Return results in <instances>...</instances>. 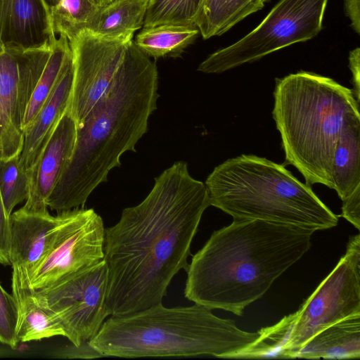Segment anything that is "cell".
I'll use <instances>...</instances> for the list:
<instances>
[{"label": "cell", "mask_w": 360, "mask_h": 360, "mask_svg": "<svg viewBox=\"0 0 360 360\" xmlns=\"http://www.w3.org/2000/svg\"><path fill=\"white\" fill-rule=\"evenodd\" d=\"M209 206L205 183L191 176L186 162L176 161L155 178L141 202L124 209L105 229L110 316L162 303L174 276L188 267L191 243Z\"/></svg>", "instance_id": "1"}, {"label": "cell", "mask_w": 360, "mask_h": 360, "mask_svg": "<svg viewBox=\"0 0 360 360\" xmlns=\"http://www.w3.org/2000/svg\"><path fill=\"white\" fill-rule=\"evenodd\" d=\"M158 74L155 63L131 40L105 94L77 127L72 156L46 205L58 212L84 207L89 196L120 158L147 132L157 108Z\"/></svg>", "instance_id": "2"}, {"label": "cell", "mask_w": 360, "mask_h": 360, "mask_svg": "<svg viewBox=\"0 0 360 360\" xmlns=\"http://www.w3.org/2000/svg\"><path fill=\"white\" fill-rule=\"evenodd\" d=\"M313 231L258 219H233L212 233L192 257L184 295L242 316L307 253Z\"/></svg>", "instance_id": "3"}, {"label": "cell", "mask_w": 360, "mask_h": 360, "mask_svg": "<svg viewBox=\"0 0 360 360\" xmlns=\"http://www.w3.org/2000/svg\"><path fill=\"white\" fill-rule=\"evenodd\" d=\"M259 333L240 329L195 303L165 307L162 303L104 321L89 346L99 356L121 358L211 355L239 359Z\"/></svg>", "instance_id": "4"}, {"label": "cell", "mask_w": 360, "mask_h": 360, "mask_svg": "<svg viewBox=\"0 0 360 360\" xmlns=\"http://www.w3.org/2000/svg\"><path fill=\"white\" fill-rule=\"evenodd\" d=\"M274 98L272 115L285 162L302 174L307 184L332 189L337 142L345 126L360 118L352 89L330 77L300 71L276 79Z\"/></svg>", "instance_id": "5"}, {"label": "cell", "mask_w": 360, "mask_h": 360, "mask_svg": "<svg viewBox=\"0 0 360 360\" xmlns=\"http://www.w3.org/2000/svg\"><path fill=\"white\" fill-rule=\"evenodd\" d=\"M210 205L233 219H258L313 232L335 227L338 216L284 165L243 154L217 166L207 176Z\"/></svg>", "instance_id": "6"}, {"label": "cell", "mask_w": 360, "mask_h": 360, "mask_svg": "<svg viewBox=\"0 0 360 360\" xmlns=\"http://www.w3.org/2000/svg\"><path fill=\"white\" fill-rule=\"evenodd\" d=\"M360 314V235L349 238L346 252L297 311L258 330L240 359L294 358L314 335Z\"/></svg>", "instance_id": "7"}, {"label": "cell", "mask_w": 360, "mask_h": 360, "mask_svg": "<svg viewBox=\"0 0 360 360\" xmlns=\"http://www.w3.org/2000/svg\"><path fill=\"white\" fill-rule=\"evenodd\" d=\"M328 1L280 0L258 26L234 44L210 54L198 70L221 73L314 38L322 30Z\"/></svg>", "instance_id": "8"}, {"label": "cell", "mask_w": 360, "mask_h": 360, "mask_svg": "<svg viewBox=\"0 0 360 360\" xmlns=\"http://www.w3.org/2000/svg\"><path fill=\"white\" fill-rule=\"evenodd\" d=\"M60 221L45 254L26 277L33 290L50 286L104 259L105 228L94 209L58 212Z\"/></svg>", "instance_id": "9"}, {"label": "cell", "mask_w": 360, "mask_h": 360, "mask_svg": "<svg viewBox=\"0 0 360 360\" xmlns=\"http://www.w3.org/2000/svg\"><path fill=\"white\" fill-rule=\"evenodd\" d=\"M108 268L104 259L50 286L33 290L37 302L53 314L65 337L75 347L86 345L110 316L105 305Z\"/></svg>", "instance_id": "10"}, {"label": "cell", "mask_w": 360, "mask_h": 360, "mask_svg": "<svg viewBox=\"0 0 360 360\" xmlns=\"http://www.w3.org/2000/svg\"><path fill=\"white\" fill-rule=\"evenodd\" d=\"M51 45L25 51H0V160L19 157L21 153L24 115Z\"/></svg>", "instance_id": "11"}, {"label": "cell", "mask_w": 360, "mask_h": 360, "mask_svg": "<svg viewBox=\"0 0 360 360\" xmlns=\"http://www.w3.org/2000/svg\"><path fill=\"white\" fill-rule=\"evenodd\" d=\"M133 39H110L81 32L69 41L73 82L68 107L77 127L105 94Z\"/></svg>", "instance_id": "12"}, {"label": "cell", "mask_w": 360, "mask_h": 360, "mask_svg": "<svg viewBox=\"0 0 360 360\" xmlns=\"http://www.w3.org/2000/svg\"><path fill=\"white\" fill-rule=\"evenodd\" d=\"M76 133L75 120L68 108L36 163L27 172L29 195L21 209L30 212L48 210L47 199L72 156Z\"/></svg>", "instance_id": "13"}, {"label": "cell", "mask_w": 360, "mask_h": 360, "mask_svg": "<svg viewBox=\"0 0 360 360\" xmlns=\"http://www.w3.org/2000/svg\"><path fill=\"white\" fill-rule=\"evenodd\" d=\"M56 39L45 0H0V51H25Z\"/></svg>", "instance_id": "14"}, {"label": "cell", "mask_w": 360, "mask_h": 360, "mask_svg": "<svg viewBox=\"0 0 360 360\" xmlns=\"http://www.w3.org/2000/svg\"><path fill=\"white\" fill-rule=\"evenodd\" d=\"M60 221V214L20 208L10 216V262L13 269L27 276L41 260Z\"/></svg>", "instance_id": "15"}, {"label": "cell", "mask_w": 360, "mask_h": 360, "mask_svg": "<svg viewBox=\"0 0 360 360\" xmlns=\"http://www.w3.org/2000/svg\"><path fill=\"white\" fill-rule=\"evenodd\" d=\"M73 82L72 56L54 89L32 122L25 129L20 168L25 172L34 165L58 122L69 107Z\"/></svg>", "instance_id": "16"}, {"label": "cell", "mask_w": 360, "mask_h": 360, "mask_svg": "<svg viewBox=\"0 0 360 360\" xmlns=\"http://www.w3.org/2000/svg\"><path fill=\"white\" fill-rule=\"evenodd\" d=\"M360 357V314L341 319L319 331L294 358L351 359Z\"/></svg>", "instance_id": "17"}, {"label": "cell", "mask_w": 360, "mask_h": 360, "mask_svg": "<svg viewBox=\"0 0 360 360\" xmlns=\"http://www.w3.org/2000/svg\"><path fill=\"white\" fill-rule=\"evenodd\" d=\"M12 295L18 308L16 338L19 342L40 340L54 336L65 337L57 317L34 300L27 280L16 270L12 273Z\"/></svg>", "instance_id": "18"}, {"label": "cell", "mask_w": 360, "mask_h": 360, "mask_svg": "<svg viewBox=\"0 0 360 360\" xmlns=\"http://www.w3.org/2000/svg\"><path fill=\"white\" fill-rule=\"evenodd\" d=\"M149 0H110L98 4L85 30L110 39H133L143 27Z\"/></svg>", "instance_id": "19"}, {"label": "cell", "mask_w": 360, "mask_h": 360, "mask_svg": "<svg viewBox=\"0 0 360 360\" xmlns=\"http://www.w3.org/2000/svg\"><path fill=\"white\" fill-rule=\"evenodd\" d=\"M331 181L342 201L360 187V118L342 129L333 158Z\"/></svg>", "instance_id": "20"}, {"label": "cell", "mask_w": 360, "mask_h": 360, "mask_svg": "<svg viewBox=\"0 0 360 360\" xmlns=\"http://www.w3.org/2000/svg\"><path fill=\"white\" fill-rule=\"evenodd\" d=\"M264 6L262 0H202L196 26L204 39L219 36Z\"/></svg>", "instance_id": "21"}, {"label": "cell", "mask_w": 360, "mask_h": 360, "mask_svg": "<svg viewBox=\"0 0 360 360\" xmlns=\"http://www.w3.org/2000/svg\"><path fill=\"white\" fill-rule=\"evenodd\" d=\"M199 33L195 26L159 25L143 27L134 42L149 57L177 58L193 43Z\"/></svg>", "instance_id": "22"}, {"label": "cell", "mask_w": 360, "mask_h": 360, "mask_svg": "<svg viewBox=\"0 0 360 360\" xmlns=\"http://www.w3.org/2000/svg\"><path fill=\"white\" fill-rule=\"evenodd\" d=\"M71 56L69 41L60 35L51 45L49 58L28 103L22 122L23 130L32 122L48 99Z\"/></svg>", "instance_id": "23"}, {"label": "cell", "mask_w": 360, "mask_h": 360, "mask_svg": "<svg viewBox=\"0 0 360 360\" xmlns=\"http://www.w3.org/2000/svg\"><path fill=\"white\" fill-rule=\"evenodd\" d=\"M98 6L96 0H59L49 8L53 32L72 41L86 30Z\"/></svg>", "instance_id": "24"}, {"label": "cell", "mask_w": 360, "mask_h": 360, "mask_svg": "<svg viewBox=\"0 0 360 360\" xmlns=\"http://www.w3.org/2000/svg\"><path fill=\"white\" fill-rule=\"evenodd\" d=\"M202 0H149L143 27L159 25L196 26Z\"/></svg>", "instance_id": "25"}, {"label": "cell", "mask_w": 360, "mask_h": 360, "mask_svg": "<svg viewBox=\"0 0 360 360\" xmlns=\"http://www.w3.org/2000/svg\"><path fill=\"white\" fill-rule=\"evenodd\" d=\"M18 158L0 160V194L9 217L14 207L29 195V176L20 168Z\"/></svg>", "instance_id": "26"}, {"label": "cell", "mask_w": 360, "mask_h": 360, "mask_svg": "<svg viewBox=\"0 0 360 360\" xmlns=\"http://www.w3.org/2000/svg\"><path fill=\"white\" fill-rule=\"evenodd\" d=\"M18 308L13 295L6 292L0 283V342L15 349Z\"/></svg>", "instance_id": "27"}, {"label": "cell", "mask_w": 360, "mask_h": 360, "mask_svg": "<svg viewBox=\"0 0 360 360\" xmlns=\"http://www.w3.org/2000/svg\"><path fill=\"white\" fill-rule=\"evenodd\" d=\"M10 240V217L6 212L0 194V263L3 265H11Z\"/></svg>", "instance_id": "28"}, {"label": "cell", "mask_w": 360, "mask_h": 360, "mask_svg": "<svg viewBox=\"0 0 360 360\" xmlns=\"http://www.w3.org/2000/svg\"><path fill=\"white\" fill-rule=\"evenodd\" d=\"M340 216L360 229V187L342 200Z\"/></svg>", "instance_id": "29"}, {"label": "cell", "mask_w": 360, "mask_h": 360, "mask_svg": "<svg viewBox=\"0 0 360 360\" xmlns=\"http://www.w3.org/2000/svg\"><path fill=\"white\" fill-rule=\"evenodd\" d=\"M349 68L352 74V89L356 101L359 103L360 89V49L359 47L352 50L349 54Z\"/></svg>", "instance_id": "30"}, {"label": "cell", "mask_w": 360, "mask_h": 360, "mask_svg": "<svg viewBox=\"0 0 360 360\" xmlns=\"http://www.w3.org/2000/svg\"><path fill=\"white\" fill-rule=\"evenodd\" d=\"M344 11L351 21V26L360 34V0H344Z\"/></svg>", "instance_id": "31"}, {"label": "cell", "mask_w": 360, "mask_h": 360, "mask_svg": "<svg viewBox=\"0 0 360 360\" xmlns=\"http://www.w3.org/2000/svg\"><path fill=\"white\" fill-rule=\"evenodd\" d=\"M45 1L47 4L48 6L50 8L56 5L59 1V0H45Z\"/></svg>", "instance_id": "32"}, {"label": "cell", "mask_w": 360, "mask_h": 360, "mask_svg": "<svg viewBox=\"0 0 360 360\" xmlns=\"http://www.w3.org/2000/svg\"><path fill=\"white\" fill-rule=\"evenodd\" d=\"M109 1H110V0H96V1L98 2V4H102L106 3Z\"/></svg>", "instance_id": "33"}, {"label": "cell", "mask_w": 360, "mask_h": 360, "mask_svg": "<svg viewBox=\"0 0 360 360\" xmlns=\"http://www.w3.org/2000/svg\"><path fill=\"white\" fill-rule=\"evenodd\" d=\"M1 105L0 101V134H1Z\"/></svg>", "instance_id": "34"}, {"label": "cell", "mask_w": 360, "mask_h": 360, "mask_svg": "<svg viewBox=\"0 0 360 360\" xmlns=\"http://www.w3.org/2000/svg\"><path fill=\"white\" fill-rule=\"evenodd\" d=\"M5 352H6L5 350L0 348V356L5 354Z\"/></svg>", "instance_id": "35"}, {"label": "cell", "mask_w": 360, "mask_h": 360, "mask_svg": "<svg viewBox=\"0 0 360 360\" xmlns=\"http://www.w3.org/2000/svg\"><path fill=\"white\" fill-rule=\"evenodd\" d=\"M262 1H263V2L264 3V2H268V1H270V0H262Z\"/></svg>", "instance_id": "36"}]
</instances>
